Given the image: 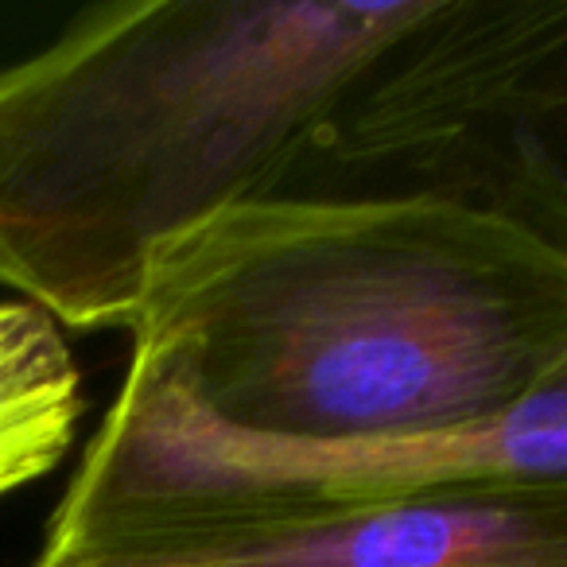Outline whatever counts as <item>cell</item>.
Masks as SVG:
<instances>
[{
	"mask_svg": "<svg viewBox=\"0 0 567 567\" xmlns=\"http://www.w3.org/2000/svg\"><path fill=\"white\" fill-rule=\"evenodd\" d=\"M105 416L272 447L494 420L567 362V252L440 195H268L152 272Z\"/></svg>",
	"mask_w": 567,
	"mask_h": 567,
	"instance_id": "obj_1",
	"label": "cell"
},
{
	"mask_svg": "<svg viewBox=\"0 0 567 567\" xmlns=\"http://www.w3.org/2000/svg\"><path fill=\"white\" fill-rule=\"evenodd\" d=\"M443 0H125L0 66V288L71 331L133 327L152 272L280 195Z\"/></svg>",
	"mask_w": 567,
	"mask_h": 567,
	"instance_id": "obj_2",
	"label": "cell"
},
{
	"mask_svg": "<svg viewBox=\"0 0 567 567\" xmlns=\"http://www.w3.org/2000/svg\"><path fill=\"white\" fill-rule=\"evenodd\" d=\"M567 486V362L494 420L378 447H272L105 416L48 525L43 551L172 520L303 509L412 489Z\"/></svg>",
	"mask_w": 567,
	"mask_h": 567,
	"instance_id": "obj_3",
	"label": "cell"
},
{
	"mask_svg": "<svg viewBox=\"0 0 567 567\" xmlns=\"http://www.w3.org/2000/svg\"><path fill=\"white\" fill-rule=\"evenodd\" d=\"M82 420L63 331L32 303H0V497L55 471Z\"/></svg>",
	"mask_w": 567,
	"mask_h": 567,
	"instance_id": "obj_5",
	"label": "cell"
},
{
	"mask_svg": "<svg viewBox=\"0 0 567 567\" xmlns=\"http://www.w3.org/2000/svg\"><path fill=\"white\" fill-rule=\"evenodd\" d=\"M32 567H567V486L221 513L40 551Z\"/></svg>",
	"mask_w": 567,
	"mask_h": 567,
	"instance_id": "obj_4",
	"label": "cell"
}]
</instances>
